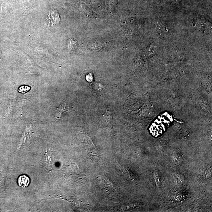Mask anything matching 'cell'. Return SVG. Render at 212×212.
Here are the masks:
<instances>
[{
	"label": "cell",
	"instance_id": "obj_2",
	"mask_svg": "<svg viewBox=\"0 0 212 212\" xmlns=\"http://www.w3.org/2000/svg\"><path fill=\"white\" fill-rule=\"evenodd\" d=\"M112 117V114L109 111L106 110L105 114L102 116V123L105 125L110 126L111 124Z\"/></svg>",
	"mask_w": 212,
	"mask_h": 212
},
{
	"label": "cell",
	"instance_id": "obj_5",
	"mask_svg": "<svg viewBox=\"0 0 212 212\" xmlns=\"http://www.w3.org/2000/svg\"><path fill=\"white\" fill-rule=\"evenodd\" d=\"M155 178V180L156 183L157 185L158 186L159 183H160V181H159V179L158 178V174H157L156 172H155L154 173Z\"/></svg>",
	"mask_w": 212,
	"mask_h": 212
},
{
	"label": "cell",
	"instance_id": "obj_3",
	"mask_svg": "<svg viewBox=\"0 0 212 212\" xmlns=\"http://www.w3.org/2000/svg\"><path fill=\"white\" fill-rule=\"evenodd\" d=\"M30 183V178L26 175H21L18 178V184L22 188H27Z\"/></svg>",
	"mask_w": 212,
	"mask_h": 212
},
{
	"label": "cell",
	"instance_id": "obj_1",
	"mask_svg": "<svg viewBox=\"0 0 212 212\" xmlns=\"http://www.w3.org/2000/svg\"><path fill=\"white\" fill-rule=\"evenodd\" d=\"M72 106L66 102H63L56 108L54 115L55 119H58L61 117L64 112L68 111L72 108Z\"/></svg>",
	"mask_w": 212,
	"mask_h": 212
},
{
	"label": "cell",
	"instance_id": "obj_4",
	"mask_svg": "<svg viewBox=\"0 0 212 212\" xmlns=\"http://www.w3.org/2000/svg\"><path fill=\"white\" fill-rule=\"evenodd\" d=\"M30 89V88L28 86H22L19 88V91L20 93H24L28 92Z\"/></svg>",
	"mask_w": 212,
	"mask_h": 212
}]
</instances>
